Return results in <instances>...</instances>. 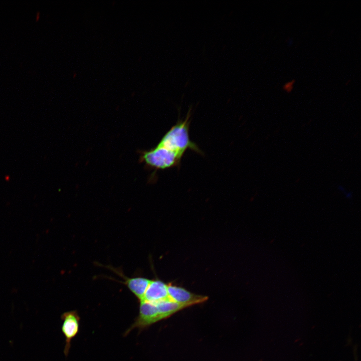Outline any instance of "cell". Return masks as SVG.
<instances>
[{
  "label": "cell",
  "instance_id": "obj_4",
  "mask_svg": "<svg viewBox=\"0 0 361 361\" xmlns=\"http://www.w3.org/2000/svg\"><path fill=\"white\" fill-rule=\"evenodd\" d=\"M167 292L170 300L187 307L204 302L208 299L207 296L192 293L182 287L170 284L167 285Z\"/></svg>",
  "mask_w": 361,
  "mask_h": 361
},
{
  "label": "cell",
  "instance_id": "obj_8",
  "mask_svg": "<svg viewBox=\"0 0 361 361\" xmlns=\"http://www.w3.org/2000/svg\"><path fill=\"white\" fill-rule=\"evenodd\" d=\"M295 81V80H292L291 81L285 83L283 86V90L287 92H290L293 88V85Z\"/></svg>",
  "mask_w": 361,
  "mask_h": 361
},
{
  "label": "cell",
  "instance_id": "obj_7",
  "mask_svg": "<svg viewBox=\"0 0 361 361\" xmlns=\"http://www.w3.org/2000/svg\"><path fill=\"white\" fill-rule=\"evenodd\" d=\"M155 303L161 320L169 317L174 313L187 307L169 298Z\"/></svg>",
  "mask_w": 361,
  "mask_h": 361
},
{
  "label": "cell",
  "instance_id": "obj_3",
  "mask_svg": "<svg viewBox=\"0 0 361 361\" xmlns=\"http://www.w3.org/2000/svg\"><path fill=\"white\" fill-rule=\"evenodd\" d=\"M63 321L62 331L65 337V345L64 352L66 356L69 353L71 341L79 330L80 317L76 311L63 313L61 316Z\"/></svg>",
  "mask_w": 361,
  "mask_h": 361
},
{
  "label": "cell",
  "instance_id": "obj_1",
  "mask_svg": "<svg viewBox=\"0 0 361 361\" xmlns=\"http://www.w3.org/2000/svg\"><path fill=\"white\" fill-rule=\"evenodd\" d=\"M190 108L185 119L178 120L165 133L155 147L141 153V160L153 169H165L179 165L188 150L202 154L190 137Z\"/></svg>",
  "mask_w": 361,
  "mask_h": 361
},
{
  "label": "cell",
  "instance_id": "obj_5",
  "mask_svg": "<svg viewBox=\"0 0 361 361\" xmlns=\"http://www.w3.org/2000/svg\"><path fill=\"white\" fill-rule=\"evenodd\" d=\"M167 285L158 280H150L142 300L157 302L168 299Z\"/></svg>",
  "mask_w": 361,
  "mask_h": 361
},
{
  "label": "cell",
  "instance_id": "obj_6",
  "mask_svg": "<svg viewBox=\"0 0 361 361\" xmlns=\"http://www.w3.org/2000/svg\"><path fill=\"white\" fill-rule=\"evenodd\" d=\"M150 280L143 277L126 278L125 284L130 290L140 300H142Z\"/></svg>",
  "mask_w": 361,
  "mask_h": 361
},
{
  "label": "cell",
  "instance_id": "obj_2",
  "mask_svg": "<svg viewBox=\"0 0 361 361\" xmlns=\"http://www.w3.org/2000/svg\"><path fill=\"white\" fill-rule=\"evenodd\" d=\"M160 320L161 319L155 303L140 300L139 315L126 333H128L135 328L143 329Z\"/></svg>",
  "mask_w": 361,
  "mask_h": 361
}]
</instances>
